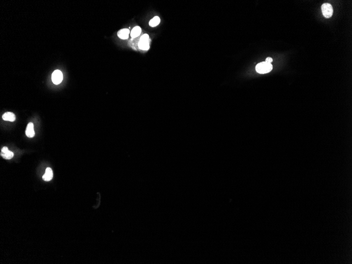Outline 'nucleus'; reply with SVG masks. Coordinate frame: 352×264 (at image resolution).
<instances>
[{
  "label": "nucleus",
  "mask_w": 352,
  "mask_h": 264,
  "mask_svg": "<svg viewBox=\"0 0 352 264\" xmlns=\"http://www.w3.org/2000/svg\"><path fill=\"white\" fill-rule=\"evenodd\" d=\"M273 69V65L271 63L266 62L265 61L262 62L257 65L256 67V70L259 73L265 74L268 73L270 72Z\"/></svg>",
  "instance_id": "1"
},
{
  "label": "nucleus",
  "mask_w": 352,
  "mask_h": 264,
  "mask_svg": "<svg viewBox=\"0 0 352 264\" xmlns=\"http://www.w3.org/2000/svg\"><path fill=\"white\" fill-rule=\"evenodd\" d=\"M322 13L323 15L326 18H330L333 14V9L331 4L328 3H324L322 5Z\"/></svg>",
  "instance_id": "2"
},
{
  "label": "nucleus",
  "mask_w": 352,
  "mask_h": 264,
  "mask_svg": "<svg viewBox=\"0 0 352 264\" xmlns=\"http://www.w3.org/2000/svg\"><path fill=\"white\" fill-rule=\"evenodd\" d=\"M63 80V74L61 71L57 70L52 74V81L55 85H59Z\"/></svg>",
  "instance_id": "3"
},
{
  "label": "nucleus",
  "mask_w": 352,
  "mask_h": 264,
  "mask_svg": "<svg viewBox=\"0 0 352 264\" xmlns=\"http://www.w3.org/2000/svg\"><path fill=\"white\" fill-rule=\"evenodd\" d=\"M1 156L4 159L9 160L13 157L14 153H13L12 152L9 151L6 147H4L2 149L1 152Z\"/></svg>",
  "instance_id": "4"
},
{
  "label": "nucleus",
  "mask_w": 352,
  "mask_h": 264,
  "mask_svg": "<svg viewBox=\"0 0 352 264\" xmlns=\"http://www.w3.org/2000/svg\"><path fill=\"white\" fill-rule=\"evenodd\" d=\"M25 134L29 138H32L35 135V132L34 130V125L32 123H29L27 126V129L25 131Z\"/></svg>",
  "instance_id": "5"
},
{
  "label": "nucleus",
  "mask_w": 352,
  "mask_h": 264,
  "mask_svg": "<svg viewBox=\"0 0 352 264\" xmlns=\"http://www.w3.org/2000/svg\"><path fill=\"white\" fill-rule=\"evenodd\" d=\"M130 33V30L128 29H123L119 31L118 32V36L121 39H127L129 38V35Z\"/></svg>",
  "instance_id": "6"
},
{
  "label": "nucleus",
  "mask_w": 352,
  "mask_h": 264,
  "mask_svg": "<svg viewBox=\"0 0 352 264\" xmlns=\"http://www.w3.org/2000/svg\"><path fill=\"white\" fill-rule=\"evenodd\" d=\"M53 171L50 168H47L46 170V173L43 176L42 178L46 181H50L53 178Z\"/></svg>",
  "instance_id": "7"
},
{
  "label": "nucleus",
  "mask_w": 352,
  "mask_h": 264,
  "mask_svg": "<svg viewBox=\"0 0 352 264\" xmlns=\"http://www.w3.org/2000/svg\"><path fill=\"white\" fill-rule=\"evenodd\" d=\"M2 118L5 121L13 122L15 121L16 117H15V115L13 113L7 112L3 115L2 116Z\"/></svg>",
  "instance_id": "8"
},
{
  "label": "nucleus",
  "mask_w": 352,
  "mask_h": 264,
  "mask_svg": "<svg viewBox=\"0 0 352 264\" xmlns=\"http://www.w3.org/2000/svg\"><path fill=\"white\" fill-rule=\"evenodd\" d=\"M141 33V29L139 27H135L131 32V36L132 38H136L139 36Z\"/></svg>",
  "instance_id": "9"
},
{
  "label": "nucleus",
  "mask_w": 352,
  "mask_h": 264,
  "mask_svg": "<svg viewBox=\"0 0 352 264\" xmlns=\"http://www.w3.org/2000/svg\"><path fill=\"white\" fill-rule=\"evenodd\" d=\"M138 47L143 50H148L149 49V43L148 41H139L138 43Z\"/></svg>",
  "instance_id": "10"
},
{
  "label": "nucleus",
  "mask_w": 352,
  "mask_h": 264,
  "mask_svg": "<svg viewBox=\"0 0 352 264\" xmlns=\"http://www.w3.org/2000/svg\"><path fill=\"white\" fill-rule=\"evenodd\" d=\"M160 22V19L158 16H155L149 22V25L151 27L157 26Z\"/></svg>",
  "instance_id": "11"
},
{
  "label": "nucleus",
  "mask_w": 352,
  "mask_h": 264,
  "mask_svg": "<svg viewBox=\"0 0 352 264\" xmlns=\"http://www.w3.org/2000/svg\"><path fill=\"white\" fill-rule=\"evenodd\" d=\"M149 35L147 34H143L142 37H141L140 41H148L149 40Z\"/></svg>",
  "instance_id": "12"
},
{
  "label": "nucleus",
  "mask_w": 352,
  "mask_h": 264,
  "mask_svg": "<svg viewBox=\"0 0 352 264\" xmlns=\"http://www.w3.org/2000/svg\"><path fill=\"white\" fill-rule=\"evenodd\" d=\"M265 62H268V63H271L273 62V59H272V58H270V57H268V58H266V60H265Z\"/></svg>",
  "instance_id": "13"
}]
</instances>
